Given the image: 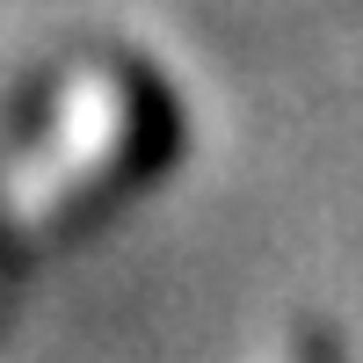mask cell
Returning <instances> with one entry per match:
<instances>
[{"label":"cell","mask_w":363,"mask_h":363,"mask_svg":"<svg viewBox=\"0 0 363 363\" xmlns=\"http://www.w3.org/2000/svg\"><path fill=\"white\" fill-rule=\"evenodd\" d=\"M291 363H349V349H342V335H335V327L306 320V327H298V356H291Z\"/></svg>","instance_id":"obj_1"}]
</instances>
